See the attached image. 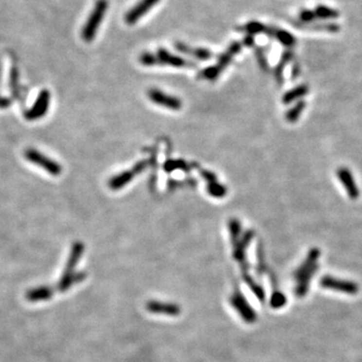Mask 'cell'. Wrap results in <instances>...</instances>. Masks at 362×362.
I'll use <instances>...</instances> for the list:
<instances>
[{"instance_id":"6da1fadb","label":"cell","mask_w":362,"mask_h":362,"mask_svg":"<svg viewBox=\"0 0 362 362\" xmlns=\"http://www.w3.org/2000/svg\"><path fill=\"white\" fill-rule=\"evenodd\" d=\"M83 253H84V245L80 243V241L74 243L72 248L69 260L67 262V266L64 271V274L62 278H60L58 285H57V289L60 292L67 291L72 285L82 282L86 278L85 273H73L74 268L75 266H77L78 262L80 261Z\"/></svg>"},{"instance_id":"7a4b0ae2","label":"cell","mask_w":362,"mask_h":362,"mask_svg":"<svg viewBox=\"0 0 362 362\" xmlns=\"http://www.w3.org/2000/svg\"><path fill=\"white\" fill-rule=\"evenodd\" d=\"M109 8L108 0H97L82 29V37L86 42H92L96 37L101 23Z\"/></svg>"},{"instance_id":"3957f363","label":"cell","mask_w":362,"mask_h":362,"mask_svg":"<svg viewBox=\"0 0 362 362\" xmlns=\"http://www.w3.org/2000/svg\"><path fill=\"white\" fill-rule=\"evenodd\" d=\"M241 51V43L238 41H234L230 44V47L226 49L224 53H222L218 56L217 64L215 66L208 67L200 72L199 77L201 79H206L209 81H214L219 77V74L222 71L230 65L233 57Z\"/></svg>"},{"instance_id":"277c9868","label":"cell","mask_w":362,"mask_h":362,"mask_svg":"<svg viewBox=\"0 0 362 362\" xmlns=\"http://www.w3.org/2000/svg\"><path fill=\"white\" fill-rule=\"evenodd\" d=\"M26 159L37 166H40L45 171L54 176H57L62 173V166L54 160L41 154L36 149H27L24 153Z\"/></svg>"},{"instance_id":"5b68a950","label":"cell","mask_w":362,"mask_h":362,"mask_svg":"<svg viewBox=\"0 0 362 362\" xmlns=\"http://www.w3.org/2000/svg\"><path fill=\"white\" fill-rule=\"evenodd\" d=\"M320 285L325 289L333 290L345 294L354 295L358 292V285L351 281L325 276L320 280Z\"/></svg>"},{"instance_id":"8992f818","label":"cell","mask_w":362,"mask_h":362,"mask_svg":"<svg viewBox=\"0 0 362 362\" xmlns=\"http://www.w3.org/2000/svg\"><path fill=\"white\" fill-rule=\"evenodd\" d=\"M50 101H51V93L49 90H42L38 94L37 99L36 100L35 104L24 115L25 119L29 121H35L39 118H42L45 114L48 113L50 108Z\"/></svg>"},{"instance_id":"52a82bcc","label":"cell","mask_w":362,"mask_h":362,"mask_svg":"<svg viewBox=\"0 0 362 362\" xmlns=\"http://www.w3.org/2000/svg\"><path fill=\"white\" fill-rule=\"evenodd\" d=\"M160 0H140L125 14V22L128 25H134L138 22L144 15H146L151 9L158 4Z\"/></svg>"},{"instance_id":"ba28073f","label":"cell","mask_w":362,"mask_h":362,"mask_svg":"<svg viewBox=\"0 0 362 362\" xmlns=\"http://www.w3.org/2000/svg\"><path fill=\"white\" fill-rule=\"evenodd\" d=\"M156 66H170L174 68H194V64L189 60L171 54L167 50L160 48L155 54Z\"/></svg>"},{"instance_id":"9c48e42d","label":"cell","mask_w":362,"mask_h":362,"mask_svg":"<svg viewBox=\"0 0 362 362\" xmlns=\"http://www.w3.org/2000/svg\"><path fill=\"white\" fill-rule=\"evenodd\" d=\"M148 98L150 99L151 102L170 110L178 111L182 107V102H181L180 99L171 95L165 94L158 89H150L148 90Z\"/></svg>"},{"instance_id":"30bf717a","label":"cell","mask_w":362,"mask_h":362,"mask_svg":"<svg viewBox=\"0 0 362 362\" xmlns=\"http://www.w3.org/2000/svg\"><path fill=\"white\" fill-rule=\"evenodd\" d=\"M231 303L233 307L237 311L239 316L243 318L247 323H253L256 319V315L251 305L248 303V301L244 297L243 294L239 292H235L232 298Z\"/></svg>"},{"instance_id":"8fae6325","label":"cell","mask_w":362,"mask_h":362,"mask_svg":"<svg viewBox=\"0 0 362 362\" xmlns=\"http://www.w3.org/2000/svg\"><path fill=\"white\" fill-rule=\"evenodd\" d=\"M146 165H147L146 161H141L138 164H136L132 169L126 170L122 173L116 175L109 181V187L113 190H118L120 188L124 187L128 182H130L136 174H139L145 169Z\"/></svg>"},{"instance_id":"7c38bea8","label":"cell","mask_w":362,"mask_h":362,"mask_svg":"<svg viewBox=\"0 0 362 362\" xmlns=\"http://www.w3.org/2000/svg\"><path fill=\"white\" fill-rule=\"evenodd\" d=\"M336 175L342 185L344 186L345 190L347 191V194H348L349 198L351 199H357L360 193L350 170L346 167H340L337 169Z\"/></svg>"},{"instance_id":"4fadbf2b","label":"cell","mask_w":362,"mask_h":362,"mask_svg":"<svg viewBox=\"0 0 362 362\" xmlns=\"http://www.w3.org/2000/svg\"><path fill=\"white\" fill-rule=\"evenodd\" d=\"M146 308L151 313L168 316H177L181 312V309L178 305L160 301H149L146 305Z\"/></svg>"},{"instance_id":"5bb4252c","label":"cell","mask_w":362,"mask_h":362,"mask_svg":"<svg viewBox=\"0 0 362 362\" xmlns=\"http://www.w3.org/2000/svg\"><path fill=\"white\" fill-rule=\"evenodd\" d=\"M174 47L178 52L187 54V55H191L199 60H207L213 57V53L204 48H192V47H189L188 44L181 42V41L175 42Z\"/></svg>"},{"instance_id":"9a60e30c","label":"cell","mask_w":362,"mask_h":362,"mask_svg":"<svg viewBox=\"0 0 362 362\" xmlns=\"http://www.w3.org/2000/svg\"><path fill=\"white\" fill-rule=\"evenodd\" d=\"M319 256H320L319 249L313 248L310 250L305 261L301 264V266L295 272V278L297 279V281L300 280L304 275H306L312 269L317 267V261H318Z\"/></svg>"},{"instance_id":"2e32d148","label":"cell","mask_w":362,"mask_h":362,"mask_svg":"<svg viewBox=\"0 0 362 362\" xmlns=\"http://www.w3.org/2000/svg\"><path fill=\"white\" fill-rule=\"evenodd\" d=\"M236 29L239 30V32H244V33H247L248 35H252V36L265 34V35H267L271 37H274V27L267 26V25L263 24L262 22L254 21V20L250 21L243 26H238V27H236Z\"/></svg>"},{"instance_id":"e0dca14e","label":"cell","mask_w":362,"mask_h":362,"mask_svg":"<svg viewBox=\"0 0 362 362\" xmlns=\"http://www.w3.org/2000/svg\"><path fill=\"white\" fill-rule=\"evenodd\" d=\"M254 235L253 231H247L240 239H238L237 243L235 245V249L234 252V256L236 261H238L240 264L246 263V249L250 245L253 237Z\"/></svg>"},{"instance_id":"ac0fdd59","label":"cell","mask_w":362,"mask_h":362,"mask_svg":"<svg viewBox=\"0 0 362 362\" xmlns=\"http://www.w3.org/2000/svg\"><path fill=\"white\" fill-rule=\"evenodd\" d=\"M202 174L204 175V178L207 180L208 185H207V190L208 193L211 196H215V198H223V196L226 194V187H224L222 184L218 183L217 177L215 174L208 171H202Z\"/></svg>"},{"instance_id":"d6986e66","label":"cell","mask_w":362,"mask_h":362,"mask_svg":"<svg viewBox=\"0 0 362 362\" xmlns=\"http://www.w3.org/2000/svg\"><path fill=\"white\" fill-rule=\"evenodd\" d=\"M54 290L51 287L41 286L38 288L29 290L26 293V298L30 302H37V301H45L53 297Z\"/></svg>"},{"instance_id":"ffe728a7","label":"cell","mask_w":362,"mask_h":362,"mask_svg":"<svg viewBox=\"0 0 362 362\" xmlns=\"http://www.w3.org/2000/svg\"><path fill=\"white\" fill-rule=\"evenodd\" d=\"M294 56V53L293 51L291 50H287L285 51L282 55H281V59L279 64L276 66L275 70H274V77L276 79V82L279 84V85H283V72H284V69L286 67V65L288 64L290 60H292Z\"/></svg>"},{"instance_id":"44dd1931","label":"cell","mask_w":362,"mask_h":362,"mask_svg":"<svg viewBox=\"0 0 362 362\" xmlns=\"http://www.w3.org/2000/svg\"><path fill=\"white\" fill-rule=\"evenodd\" d=\"M308 93H309V87L307 85H300V86H297L294 89L288 90L287 93H285L283 98H282V101H283L284 104L288 105V104L294 102L295 100H298L302 97L306 96Z\"/></svg>"},{"instance_id":"7402d4cb","label":"cell","mask_w":362,"mask_h":362,"mask_svg":"<svg viewBox=\"0 0 362 362\" xmlns=\"http://www.w3.org/2000/svg\"><path fill=\"white\" fill-rule=\"evenodd\" d=\"M296 27L308 30H325V32L336 33L340 29V26L335 23H317V24H308V23H294Z\"/></svg>"},{"instance_id":"603a6c76","label":"cell","mask_w":362,"mask_h":362,"mask_svg":"<svg viewBox=\"0 0 362 362\" xmlns=\"http://www.w3.org/2000/svg\"><path fill=\"white\" fill-rule=\"evenodd\" d=\"M274 37H276L285 47L291 49L296 44V38L290 33L286 32L284 29H279L274 27Z\"/></svg>"},{"instance_id":"cb8c5ba5","label":"cell","mask_w":362,"mask_h":362,"mask_svg":"<svg viewBox=\"0 0 362 362\" xmlns=\"http://www.w3.org/2000/svg\"><path fill=\"white\" fill-rule=\"evenodd\" d=\"M305 107H306V103L304 101H299L288 112L286 113V120L288 121L289 123L297 122V120L300 118Z\"/></svg>"},{"instance_id":"d4e9b609","label":"cell","mask_w":362,"mask_h":362,"mask_svg":"<svg viewBox=\"0 0 362 362\" xmlns=\"http://www.w3.org/2000/svg\"><path fill=\"white\" fill-rule=\"evenodd\" d=\"M314 12L316 14V18L322 19H333L339 17V12L337 10L325 5H318Z\"/></svg>"},{"instance_id":"484cf974","label":"cell","mask_w":362,"mask_h":362,"mask_svg":"<svg viewBox=\"0 0 362 362\" xmlns=\"http://www.w3.org/2000/svg\"><path fill=\"white\" fill-rule=\"evenodd\" d=\"M229 229H230V234H231V239L232 243L235 245L240 236L241 234V225L240 222L236 218H232L229 222Z\"/></svg>"},{"instance_id":"4316f807","label":"cell","mask_w":362,"mask_h":362,"mask_svg":"<svg viewBox=\"0 0 362 362\" xmlns=\"http://www.w3.org/2000/svg\"><path fill=\"white\" fill-rule=\"evenodd\" d=\"M10 88L14 97L18 98L19 96V86H18V71L17 68H13L10 74Z\"/></svg>"},{"instance_id":"83f0119b","label":"cell","mask_w":362,"mask_h":362,"mask_svg":"<svg viewBox=\"0 0 362 362\" xmlns=\"http://www.w3.org/2000/svg\"><path fill=\"white\" fill-rule=\"evenodd\" d=\"M244 279L247 282V284L251 287V289L254 293V295L258 296V298L262 300L264 298V291L262 289V287L259 286L256 283H254L253 278L248 273H244Z\"/></svg>"},{"instance_id":"f1b7e54d","label":"cell","mask_w":362,"mask_h":362,"mask_svg":"<svg viewBox=\"0 0 362 362\" xmlns=\"http://www.w3.org/2000/svg\"><path fill=\"white\" fill-rule=\"evenodd\" d=\"M254 54H255V56H256V59H258V63L260 65V68L267 72L269 70V65H268V60H267V57L265 56V53L263 51L262 48L258 47L254 49Z\"/></svg>"},{"instance_id":"f546056e","label":"cell","mask_w":362,"mask_h":362,"mask_svg":"<svg viewBox=\"0 0 362 362\" xmlns=\"http://www.w3.org/2000/svg\"><path fill=\"white\" fill-rule=\"evenodd\" d=\"M140 63L147 67H152L156 66V58L155 54L152 53H143L139 57Z\"/></svg>"},{"instance_id":"4dcf8cb0","label":"cell","mask_w":362,"mask_h":362,"mask_svg":"<svg viewBox=\"0 0 362 362\" xmlns=\"http://www.w3.org/2000/svg\"><path fill=\"white\" fill-rule=\"evenodd\" d=\"M316 18V14L313 10L309 9H303L300 12V19L304 23L312 22Z\"/></svg>"},{"instance_id":"1f68e13d","label":"cell","mask_w":362,"mask_h":362,"mask_svg":"<svg viewBox=\"0 0 362 362\" xmlns=\"http://www.w3.org/2000/svg\"><path fill=\"white\" fill-rule=\"evenodd\" d=\"M285 297L281 293H276L273 295V299H272V305L273 307H280L284 304Z\"/></svg>"},{"instance_id":"d6a6232c","label":"cell","mask_w":362,"mask_h":362,"mask_svg":"<svg viewBox=\"0 0 362 362\" xmlns=\"http://www.w3.org/2000/svg\"><path fill=\"white\" fill-rule=\"evenodd\" d=\"M10 105H11V100L10 99L0 96V108L5 109V108H8Z\"/></svg>"},{"instance_id":"836d02e7","label":"cell","mask_w":362,"mask_h":362,"mask_svg":"<svg viewBox=\"0 0 362 362\" xmlns=\"http://www.w3.org/2000/svg\"><path fill=\"white\" fill-rule=\"evenodd\" d=\"M243 43L246 45V47H253L254 44V38L253 36L252 35H247L243 40Z\"/></svg>"},{"instance_id":"e575fe53","label":"cell","mask_w":362,"mask_h":362,"mask_svg":"<svg viewBox=\"0 0 362 362\" xmlns=\"http://www.w3.org/2000/svg\"><path fill=\"white\" fill-rule=\"evenodd\" d=\"M299 75H300V67H299V64L295 63L293 65V68H292L291 78H292V80H296L299 77Z\"/></svg>"}]
</instances>
